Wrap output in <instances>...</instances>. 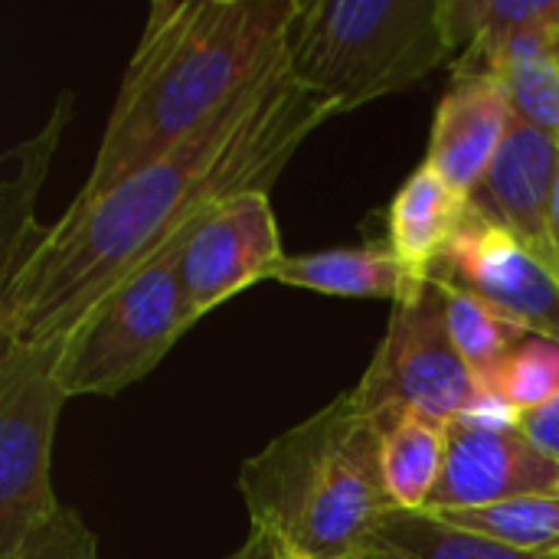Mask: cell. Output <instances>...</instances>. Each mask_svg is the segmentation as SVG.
I'll list each match as a JSON object with an SVG mask.
<instances>
[{"label":"cell","instance_id":"cell-21","mask_svg":"<svg viewBox=\"0 0 559 559\" xmlns=\"http://www.w3.org/2000/svg\"><path fill=\"white\" fill-rule=\"evenodd\" d=\"M491 393L504 396L518 413L537 409L559 396V344L531 337L501 364Z\"/></svg>","mask_w":559,"mask_h":559},{"label":"cell","instance_id":"cell-16","mask_svg":"<svg viewBox=\"0 0 559 559\" xmlns=\"http://www.w3.org/2000/svg\"><path fill=\"white\" fill-rule=\"evenodd\" d=\"M354 559H559L524 554L459 527L426 511H390Z\"/></svg>","mask_w":559,"mask_h":559},{"label":"cell","instance_id":"cell-8","mask_svg":"<svg viewBox=\"0 0 559 559\" xmlns=\"http://www.w3.org/2000/svg\"><path fill=\"white\" fill-rule=\"evenodd\" d=\"M282 259V233L265 190H246L219 203L187 239L180 259L190 328L255 282L272 278Z\"/></svg>","mask_w":559,"mask_h":559},{"label":"cell","instance_id":"cell-1","mask_svg":"<svg viewBox=\"0 0 559 559\" xmlns=\"http://www.w3.org/2000/svg\"><path fill=\"white\" fill-rule=\"evenodd\" d=\"M337 105L292 79L285 52L210 124L92 203L46 226L33 255L0 288V341L62 344L124 278L190 236L219 203L272 190L298 147Z\"/></svg>","mask_w":559,"mask_h":559},{"label":"cell","instance_id":"cell-13","mask_svg":"<svg viewBox=\"0 0 559 559\" xmlns=\"http://www.w3.org/2000/svg\"><path fill=\"white\" fill-rule=\"evenodd\" d=\"M72 111L75 92L66 88L59 92L46 124L0 157V288L10 285V278L33 255L46 233V226L36 223V197L49 177L56 147L72 121Z\"/></svg>","mask_w":559,"mask_h":559},{"label":"cell","instance_id":"cell-20","mask_svg":"<svg viewBox=\"0 0 559 559\" xmlns=\"http://www.w3.org/2000/svg\"><path fill=\"white\" fill-rule=\"evenodd\" d=\"M465 534L537 554L559 557V495H527L468 511H426Z\"/></svg>","mask_w":559,"mask_h":559},{"label":"cell","instance_id":"cell-12","mask_svg":"<svg viewBox=\"0 0 559 559\" xmlns=\"http://www.w3.org/2000/svg\"><path fill=\"white\" fill-rule=\"evenodd\" d=\"M511 121L514 105L501 75H455L432 118L426 167L459 197L472 200L491 160L498 157Z\"/></svg>","mask_w":559,"mask_h":559},{"label":"cell","instance_id":"cell-2","mask_svg":"<svg viewBox=\"0 0 559 559\" xmlns=\"http://www.w3.org/2000/svg\"><path fill=\"white\" fill-rule=\"evenodd\" d=\"M295 10L298 0H154L72 203H92L210 124L282 59Z\"/></svg>","mask_w":559,"mask_h":559},{"label":"cell","instance_id":"cell-17","mask_svg":"<svg viewBox=\"0 0 559 559\" xmlns=\"http://www.w3.org/2000/svg\"><path fill=\"white\" fill-rule=\"evenodd\" d=\"M432 282L442 288L445 321H449L452 341H455L465 367L472 370L481 393H491L501 364L511 357V350H518L524 344V337L531 331L518 318L495 308L491 301L445 282V278H432Z\"/></svg>","mask_w":559,"mask_h":559},{"label":"cell","instance_id":"cell-7","mask_svg":"<svg viewBox=\"0 0 559 559\" xmlns=\"http://www.w3.org/2000/svg\"><path fill=\"white\" fill-rule=\"evenodd\" d=\"M350 390L383 429L403 416H423L449 429L468 413L481 386L452 341L445 298L432 278L413 298L393 305L386 334Z\"/></svg>","mask_w":559,"mask_h":559},{"label":"cell","instance_id":"cell-18","mask_svg":"<svg viewBox=\"0 0 559 559\" xmlns=\"http://www.w3.org/2000/svg\"><path fill=\"white\" fill-rule=\"evenodd\" d=\"M559 20L521 29L498 59V75L511 92L514 115L557 134L559 131Z\"/></svg>","mask_w":559,"mask_h":559},{"label":"cell","instance_id":"cell-10","mask_svg":"<svg viewBox=\"0 0 559 559\" xmlns=\"http://www.w3.org/2000/svg\"><path fill=\"white\" fill-rule=\"evenodd\" d=\"M527 495H559V462L537 452L521 429H445V465L426 511H468Z\"/></svg>","mask_w":559,"mask_h":559},{"label":"cell","instance_id":"cell-25","mask_svg":"<svg viewBox=\"0 0 559 559\" xmlns=\"http://www.w3.org/2000/svg\"><path fill=\"white\" fill-rule=\"evenodd\" d=\"M550 242H554V259H557L559 272V177L557 187H554V206H550Z\"/></svg>","mask_w":559,"mask_h":559},{"label":"cell","instance_id":"cell-24","mask_svg":"<svg viewBox=\"0 0 559 559\" xmlns=\"http://www.w3.org/2000/svg\"><path fill=\"white\" fill-rule=\"evenodd\" d=\"M223 559H278V550H275V544H272L265 534H255V531H249L246 544Z\"/></svg>","mask_w":559,"mask_h":559},{"label":"cell","instance_id":"cell-6","mask_svg":"<svg viewBox=\"0 0 559 559\" xmlns=\"http://www.w3.org/2000/svg\"><path fill=\"white\" fill-rule=\"evenodd\" d=\"M59 350L0 341V559L62 508L52 491V439L69 400Z\"/></svg>","mask_w":559,"mask_h":559},{"label":"cell","instance_id":"cell-9","mask_svg":"<svg viewBox=\"0 0 559 559\" xmlns=\"http://www.w3.org/2000/svg\"><path fill=\"white\" fill-rule=\"evenodd\" d=\"M429 278H445L504 314L531 334L559 344V278L504 226L468 206L465 226L436 262Z\"/></svg>","mask_w":559,"mask_h":559},{"label":"cell","instance_id":"cell-26","mask_svg":"<svg viewBox=\"0 0 559 559\" xmlns=\"http://www.w3.org/2000/svg\"><path fill=\"white\" fill-rule=\"evenodd\" d=\"M557 56H559V36H557ZM557 144H559V131H557Z\"/></svg>","mask_w":559,"mask_h":559},{"label":"cell","instance_id":"cell-4","mask_svg":"<svg viewBox=\"0 0 559 559\" xmlns=\"http://www.w3.org/2000/svg\"><path fill=\"white\" fill-rule=\"evenodd\" d=\"M449 56L442 0H298L285 33L292 79L341 115L413 88Z\"/></svg>","mask_w":559,"mask_h":559},{"label":"cell","instance_id":"cell-3","mask_svg":"<svg viewBox=\"0 0 559 559\" xmlns=\"http://www.w3.org/2000/svg\"><path fill=\"white\" fill-rule=\"evenodd\" d=\"M383 423L337 393L239 465L249 531L278 557L354 559L393 511L383 481Z\"/></svg>","mask_w":559,"mask_h":559},{"label":"cell","instance_id":"cell-27","mask_svg":"<svg viewBox=\"0 0 559 559\" xmlns=\"http://www.w3.org/2000/svg\"><path fill=\"white\" fill-rule=\"evenodd\" d=\"M278 559H288V557H278Z\"/></svg>","mask_w":559,"mask_h":559},{"label":"cell","instance_id":"cell-22","mask_svg":"<svg viewBox=\"0 0 559 559\" xmlns=\"http://www.w3.org/2000/svg\"><path fill=\"white\" fill-rule=\"evenodd\" d=\"M3 559H102L98 540L79 511L59 508L43 527H36L10 557Z\"/></svg>","mask_w":559,"mask_h":559},{"label":"cell","instance_id":"cell-15","mask_svg":"<svg viewBox=\"0 0 559 559\" xmlns=\"http://www.w3.org/2000/svg\"><path fill=\"white\" fill-rule=\"evenodd\" d=\"M468 206L472 200L459 197L423 164L406 177L386 210V246L409 272L429 278L436 262L465 226Z\"/></svg>","mask_w":559,"mask_h":559},{"label":"cell","instance_id":"cell-11","mask_svg":"<svg viewBox=\"0 0 559 559\" xmlns=\"http://www.w3.org/2000/svg\"><path fill=\"white\" fill-rule=\"evenodd\" d=\"M557 177V134L514 115L498 157L491 160L481 187L472 197V206L514 233L559 278L550 242V206Z\"/></svg>","mask_w":559,"mask_h":559},{"label":"cell","instance_id":"cell-14","mask_svg":"<svg viewBox=\"0 0 559 559\" xmlns=\"http://www.w3.org/2000/svg\"><path fill=\"white\" fill-rule=\"evenodd\" d=\"M269 282H282L288 288H305L331 298H383L400 305L413 298L429 278L409 272L386 242H370L350 249L285 255Z\"/></svg>","mask_w":559,"mask_h":559},{"label":"cell","instance_id":"cell-5","mask_svg":"<svg viewBox=\"0 0 559 559\" xmlns=\"http://www.w3.org/2000/svg\"><path fill=\"white\" fill-rule=\"evenodd\" d=\"M190 236L124 278L66 334L59 344V383L69 400L118 396L147 377L190 331L180 285V259Z\"/></svg>","mask_w":559,"mask_h":559},{"label":"cell","instance_id":"cell-19","mask_svg":"<svg viewBox=\"0 0 559 559\" xmlns=\"http://www.w3.org/2000/svg\"><path fill=\"white\" fill-rule=\"evenodd\" d=\"M445 465V426L403 416L383 432V481L393 511H426Z\"/></svg>","mask_w":559,"mask_h":559},{"label":"cell","instance_id":"cell-23","mask_svg":"<svg viewBox=\"0 0 559 559\" xmlns=\"http://www.w3.org/2000/svg\"><path fill=\"white\" fill-rule=\"evenodd\" d=\"M518 429L537 452L559 462V396H554L550 403H544L537 409L521 413Z\"/></svg>","mask_w":559,"mask_h":559}]
</instances>
